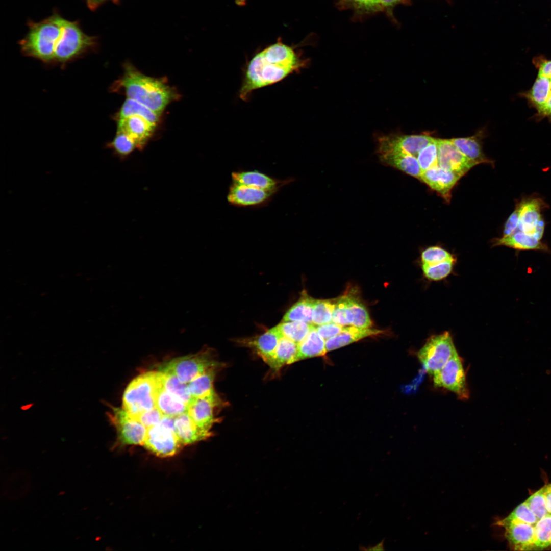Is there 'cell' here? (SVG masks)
<instances>
[{"label":"cell","mask_w":551,"mask_h":551,"mask_svg":"<svg viewBox=\"0 0 551 551\" xmlns=\"http://www.w3.org/2000/svg\"><path fill=\"white\" fill-rule=\"evenodd\" d=\"M306 65L293 48L279 41L257 53L249 61L239 90L246 101L258 89L279 82Z\"/></svg>","instance_id":"cell-1"},{"label":"cell","mask_w":551,"mask_h":551,"mask_svg":"<svg viewBox=\"0 0 551 551\" xmlns=\"http://www.w3.org/2000/svg\"><path fill=\"white\" fill-rule=\"evenodd\" d=\"M547 207L537 196L522 198L505 223L502 237L495 239L493 244L518 250L547 251L542 241L545 227L542 213Z\"/></svg>","instance_id":"cell-2"},{"label":"cell","mask_w":551,"mask_h":551,"mask_svg":"<svg viewBox=\"0 0 551 551\" xmlns=\"http://www.w3.org/2000/svg\"><path fill=\"white\" fill-rule=\"evenodd\" d=\"M115 88L123 90L127 98L138 101L160 116L179 96L163 79L147 76L130 64L124 65L123 74Z\"/></svg>","instance_id":"cell-3"},{"label":"cell","mask_w":551,"mask_h":551,"mask_svg":"<svg viewBox=\"0 0 551 551\" xmlns=\"http://www.w3.org/2000/svg\"><path fill=\"white\" fill-rule=\"evenodd\" d=\"M64 19L56 13L39 22L31 21L28 33L20 41L21 52L44 63H54Z\"/></svg>","instance_id":"cell-4"},{"label":"cell","mask_w":551,"mask_h":551,"mask_svg":"<svg viewBox=\"0 0 551 551\" xmlns=\"http://www.w3.org/2000/svg\"><path fill=\"white\" fill-rule=\"evenodd\" d=\"M532 63L537 70L536 78L531 87L519 96L535 109L536 120L546 119L551 122V59L539 55L534 57Z\"/></svg>","instance_id":"cell-5"},{"label":"cell","mask_w":551,"mask_h":551,"mask_svg":"<svg viewBox=\"0 0 551 551\" xmlns=\"http://www.w3.org/2000/svg\"><path fill=\"white\" fill-rule=\"evenodd\" d=\"M157 371H149L133 379L122 397L123 408L135 417L156 407Z\"/></svg>","instance_id":"cell-6"},{"label":"cell","mask_w":551,"mask_h":551,"mask_svg":"<svg viewBox=\"0 0 551 551\" xmlns=\"http://www.w3.org/2000/svg\"><path fill=\"white\" fill-rule=\"evenodd\" d=\"M97 44L95 37L84 32L77 21L64 19L61 43L55 63L65 64L93 49Z\"/></svg>","instance_id":"cell-7"},{"label":"cell","mask_w":551,"mask_h":551,"mask_svg":"<svg viewBox=\"0 0 551 551\" xmlns=\"http://www.w3.org/2000/svg\"><path fill=\"white\" fill-rule=\"evenodd\" d=\"M174 418L164 415L158 424L147 429L143 445L157 457H172L181 449L182 444L176 433Z\"/></svg>","instance_id":"cell-8"},{"label":"cell","mask_w":551,"mask_h":551,"mask_svg":"<svg viewBox=\"0 0 551 551\" xmlns=\"http://www.w3.org/2000/svg\"><path fill=\"white\" fill-rule=\"evenodd\" d=\"M458 353L448 332L432 335L417 353V357L426 371L433 375Z\"/></svg>","instance_id":"cell-9"},{"label":"cell","mask_w":551,"mask_h":551,"mask_svg":"<svg viewBox=\"0 0 551 551\" xmlns=\"http://www.w3.org/2000/svg\"><path fill=\"white\" fill-rule=\"evenodd\" d=\"M215 366H221V364L207 350L173 359L161 366L159 370L173 374L181 382L188 384L207 369Z\"/></svg>","instance_id":"cell-10"},{"label":"cell","mask_w":551,"mask_h":551,"mask_svg":"<svg viewBox=\"0 0 551 551\" xmlns=\"http://www.w3.org/2000/svg\"><path fill=\"white\" fill-rule=\"evenodd\" d=\"M109 417L117 432L120 446L143 445L147 429L123 408L112 407Z\"/></svg>","instance_id":"cell-11"},{"label":"cell","mask_w":551,"mask_h":551,"mask_svg":"<svg viewBox=\"0 0 551 551\" xmlns=\"http://www.w3.org/2000/svg\"><path fill=\"white\" fill-rule=\"evenodd\" d=\"M433 376L435 386L446 389L455 393L460 399L469 398V391L465 372L461 358L458 353Z\"/></svg>","instance_id":"cell-12"},{"label":"cell","mask_w":551,"mask_h":551,"mask_svg":"<svg viewBox=\"0 0 551 551\" xmlns=\"http://www.w3.org/2000/svg\"><path fill=\"white\" fill-rule=\"evenodd\" d=\"M434 139L428 134L381 136L377 140V152L378 155L403 153L417 157L420 151Z\"/></svg>","instance_id":"cell-13"},{"label":"cell","mask_w":551,"mask_h":551,"mask_svg":"<svg viewBox=\"0 0 551 551\" xmlns=\"http://www.w3.org/2000/svg\"><path fill=\"white\" fill-rule=\"evenodd\" d=\"M279 190H265L232 181L227 199L236 207H259L268 204Z\"/></svg>","instance_id":"cell-14"},{"label":"cell","mask_w":551,"mask_h":551,"mask_svg":"<svg viewBox=\"0 0 551 551\" xmlns=\"http://www.w3.org/2000/svg\"><path fill=\"white\" fill-rule=\"evenodd\" d=\"M438 149V165L460 176L475 165L468 159L449 139H436Z\"/></svg>","instance_id":"cell-15"},{"label":"cell","mask_w":551,"mask_h":551,"mask_svg":"<svg viewBox=\"0 0 551 551\" xmlns=\"http://www.w3.org/2000/svg\"><path fill=\"white\" fill-rule=\"evenodd\" d=\"M221 405V399L216 392L201 398H194L188 406L187 413L201 429L210 432L217 418L215 409Z\"/></svg>","instance_id":"cell-16"},{"label":"cell","mask_w":551,"mask_h":551,"mask_svg":"<svg viewBox=\"0 0 551 551\" xmlns=\"http://www.w3.org/2000/svg\"><path fill=\"white\" fill-rule=\"evenodd\" d=\"M461 178L460 175L437 165L422 172L419 180L449 201L451 191Z\"/></svg>","instance_id":"cell-17"},{"label":"cell","mask_w":551,"mask_h":551,"mask_svg":"<svg viewBox=\"0 0 551 551\" xmlns=\"http://www.w3.org/2000/svg\"><path fill=\"white\" fill-rule=\"evenodd\" d=\"M117 131L129 136L142 149L151 138L156 125L139 115H131L117 119Z\"/></svg>","instance_id":"cell-18"},{"label":"cell","mask_w":551,"mask_h":551,"mask_svg":"<svg viewBox=\"0 0 551 551\" xmlns=\"http://www.w3.org/2000/svg\"><path fill=\"white\" fill-rule=\"evenodd\" d=\"M282 336L276 327L263 334L236 340L239 345L249 348L266 363L271 359Z\"/></svg>","instance_id":"cell-19"},{"label":"cell","mask_w":551,"mask_h":551,"mask_svg":"<svg viewBox=\"0 0 551 551\" xmlns=\"http://www.w3.org/2000/svg\"><path fill=\"white\" fill-rule=\"evenodd\" d=\"M510 546L515 550H536L535 525L511 523L503 526Z\"/></svg>","instance_id":"cell-20"},{"label":"cell","mask_w":551,"mask_h":551,"mask_svg":"<svg viewBox=\"0 0 551 551\" xmlns=\"http://www.w3.org/2000/svg\"><path fill=\"white\" fill-rule=\"evenodd\" d=\"M232 181L265 190H279L293 179L281 180L258 170H239L231 173Z\"/></svg>","instance_id":"cell-21"},{"label":"cell","mask_w":551,"mask_h":551,"mask_svg":"<svg viewBox=\"0 0 551 551\" xmlns=\"http://www.w3.org/2000/svg\"><path fill=\"white\" fill-rule=\"evenodd\" d=\"M174 425L176 434L182 445H190L205 440L212 435L211 432L199 427L187 412L176 417Z\"/></svg>","instance_id":"cell-22"},{"label":"cell","mask_w":551,"mask_h":551,"mask_svg":"<svg viewBox=\"0 0 551 551\" xmlns=\"http://www.w3.org/2000/svg\"><path fill=\"white\" fill-rule=\"evenodd\" d=\"M378 156L383 164L420 179L422 171L416 157L403 153H387Z\"/></svg>","instance_id":"cell-23"},{"label":"cell","mask_w":551,"mask_h":551,"mask_svg":"<svg viewBox=\"0 0 551 551\" xmlns=\"http://www.w3.org/2000/svg\"><path fill=\"white\" fill-rule=\"evenodd\" d=\"M382 333L381 330L371 328H361L354 326L343 327L342 331L337 335L325 341L327 352L340 348L366 337Z\"/></svg>","instance_id":"cell-24"},{"label":"cell","mask_w":551,"mask_h":551,"mask_svg":"<svg viewBox=\"0 0 551 551\" xmlns=\"http://www.w3.org/2000/svg\"><path fill=\"white\" fill-rule=\"evenodd\" d=\"M482 134H477L467 137L449 139L456 147L475 165L480 163H491L482 149Z\"/></svg>","instance_id":"cell-25"},{"label":"cell","mask_w":551,"mask_h":551,"mask_svg":"<svg viewBox=\"0 0 551 551\" xmlns=\"http://www.w3.org/2000/svg\"><path fill=\"white\" fill-rule=\"evenodd\" d=\"M156 392V405L164 415L176 417L187 412L188 405L167 392L162 386L158 371Z\"/></svg>","instance_id":"cell-26"},{"label":"cell","mask_w":551,"mask_h":551,"mask_svg":"<svg viewBox=\"0 0 551 551\" xmlns=\"http://www.w3.org/2000/svg\"><path fill=\"white\" fill-rule=\"evenodd\" d=\"M298 344L282 337L271 359L266 363L274 372H278L286 364L293 363L298 352Z\"/></svg>","instance_id":"cell-27"},{"label":"cell","mask_w":551,"mask_h":551,"mask_svg":"<svg viewBox=\"0 0 551 551\" xmlns=\"http://www.w3.org/2000/svg\"><path fill=\"white\" fill-rule=\"evenodd\" d=\"M327 352L325 340L319 335L315 326L298 344V352L293 363L305 359L323 356Z\"/></svg>","instance_id":"cell-28"},{"label":"cell","mask_w":551,"mask_h":551,"mask_svg":"<svg viewBox=\"0 0 551 551\" xmlns=\"http://www.w3.org/2000/svg\"><path fill=\"white\" fill-rule=\"evenodd\" d=\"M315 299L303 291L299 299L285 314L282 322L302 321L312 323L313 308Z\"/></svg>","instance_id":"cell-29"},{"label":"cell","mask_w":551,"mask_h":551,"mask_svg":"<svg viewBox=\"0 0 551 551\" xmlns=\"http://www.w3.org/2000/svg\"><path fill=\"white\" fill-rule=\"evenodd\" d=\"M220 367H211L188 383L189 392L193 397H204L215 392L213 383L217 369Z\"/></svg>","instance_id":"cell-30"},{"label":"cell","mask_w":551,"mask_h":551,"mask_svg":"<svg viewBox=\"0 0 551 551\" xmlns=\"http://www.w3.org/2000/svg\"><path fill=\"white\" fill-rule=\"evenodd\" d=\"M160 382L163 387L172 395L179 398L188 406L194 398L190 394L188 384L181 382L173 374L158 371Z\"/></svg>","instance_id":"cell-31"},{"label":"cell","mask_w":551,"mask_h":551,"mask_svg":"<svg viewBox=\"0 0 551 551\" xmlns=\"http://www.w3.org/2000/svg\"><path fill=\"white\" fill-rule=\"evenodd\" d=\"M134 115L141 116L156 125L160 118V115L144 105L133 99L127 98L116 115V119Z\"/></svg>","instance_id":"cell-32"},{"label":"cell","mask_w":551,"mask_h":551,"mask_svg":"<svg viewBox=\"0 0 551 551\" xmlns=\"http://www.w3.org/2000/svg\"><path fill=\"white\" fill-rule=\"evenodd\" d=\"M316 325L302 321L282 322L276 326L282 337L299 344Z\"/></svg>","instance_id":"cell-33"},{"label":"cell","mask_w":551,"mask_h":551,"mask_svg":"<svg viewBox=\"0 0 551 551\" xmlns=\"http://www.w3.org/2000/svg\"><path fill=\"white\" fill-rule=\"evenodd\" d=\"M538 520L525 500L518 505L508 516L497 521L496 524L503 527L511 523L520 522L535 525Z\"/></svg>","instance_id":"cell-34"},{"label":"cell","mask_w":551,"mask_h":551,"mask_svg":"<svg viewBox=\"0 0 551 551\" xmlns=\"http://www.w3.org/2000/svg\"><path fill=\"white\" fill-rule=\"evenodd\" d=\"M535 533L536 550L551 549V514L538 520Z\"/></svg>","instance_id":"cell-35"},{"label":"cell","mask_w":551,"mask_h":551,"mask_svg":"<svg viewBox=\"0 0 551 551\" xmlns=\"http://www.w3.org/2000/svg\"><path fill=\"white\" fill-rule=\"evenodd\" d=\"M353 315L349 306V295L335 299L332 322L342 327L352 325Z\"/></svg>","instance_id":"cell-36"},{"label":"cell","mask_w":551,"mask_h":551,"mask_svg":"<svg viewBox=\"0 0 551 551\" xmlns=\"http://www.w3.org/2000/svg\"><path fill=\"white\" fill-rule=\"evenodd\" d=\"M335 299H315L312 313V323L319 325L332 322Z\"/></svg>","instance_id":"cell-37"},{"label":"cell","mask_w":551,"mask_h":551,"mask_svg":"<svg viewBox=\"0 0 551 551\" xmlns=\"http://www.w3.org/2000/svg\"><path fill=\"white\" fill-rule=\"evenodd\" d=\"M115 155L124 158L131 154L137 146L135 142L125 133L117 131L114 139L107 144Z\"/></svg>","instance_id":"cell-38"},{"label":"cell","mask_w":551,"mask_h":551,"mask_svg":"<svg viewBox=\"0 0 551 551\" xmlns=\"http://www.w3.org/2000/svg\"><path fill=\"white\" fill-rule=\"evenodd\" d=\"M456 259L435 264H422L424 277L431 281H439L447 277L452 271Z\"/></svg>","instance_id":"cell-39"},{"label":"cell","mask_w":551,"mask_h":551,"mask_svg":"<svg viewBox=\"0 0 551 551\" xmlns=\"http://www.w3.org/2000/svg\"><path fill=\"white\" fill-rule=\"evenodd\" d=\"M349 306L353 315V326L361 328H369L372 322L368 311L358 299L349 295Z\"/></svg>","instance_id":"cell-40"},{"label":"cell","mask_w":551,"mask_h":551,"mask_svg":"<svg viewBox=\"0 0 551 551\" xmlns=\"http://www.w3.org/2000/svg\"><path fill=\"white\" fill-rule=\"evenodd\" d=\"M422 172L438 165V149L436 139L427 145L416 157Z\"/></svg>","instance_id":"cell-41"},{"label":"cell","mask_w":551,"mask_h":551,"mask_svg":"<svg viewBox=\"0 0 551 551\" xmlns=\"http://www.w3.org/2000/svg\"><path fill=\"white\" fill-rule=\"evenodd\" d=\"M546 484L525 500L529 508L539 520L549 514L546 508Z\"/></svg>","instance_id":"cell-42"},{"label":"cell","mask_w":551,"mask_h":551,"mask_svg":"<svg viewBox=\"0 0 551 551\" xmlns=\"http://www.w3.org/2000/svg\"><path fill=\"white\" fill-rule=\"evenodd\" d=\"M453 259L455 258L452 254L437 246L428 247L421 254L422 264H435Z\"/></svg>","instance_id":"cell-43"},{"label":"cell","mask_w":551,"mask_h":551,"mask_svg":"<svg viewBox=\"0 0 551 551\" xmlns=\"http://www.w3.org/2000/svg\"><path fill=\"white\" fill-rule=\"evenodd\" d=\"M163 416L164 414L156 407L134 417L148 429L158 424Z\"/></svg>","instance_id":"cell-44"},{"label":"cell","mask_w":551,"mask_h":551,"mask_svg":"<svg viewBox=\"0 0 551 551\" xmlns=\"http://www.w3.org/2000/svg\"><path fill=\"white\" fill-rule=\"evenodd\" d=\"M355 9L364 11H375L382 8L378 0H343Z\"/></svg>","instance_id":"cell-45"},{"label":"cell","mask_w":551,"mask_h":551,"mask_svg":"<svg viewBox=\"0 0 551 551\" xmlns=\"http://www.w3.org/2000/svg\"><path fill=\"white\" fill-rule=\"evenodd\" d=\"M343 327L333 322L316 326L319 335L324 340L333 337L343 330Z\"/></svg>","instance_id":"cell-46"},{"label":"cell","mask_w":551,"mask_h":551,"mask_svg":"<svg viewBox=\"0 0 551 551\" xmlns=\"http://www.w3.org/2000/svg\"><path fill=\"white\" fill-rule=\"evenodd\" d=\"M88 8L92 10H94L102 4L109 1L117 0H85Z\"/></svg>","instance_id":"cell-47"},{"label":"cell","mask_w":551,"mask_h":551,"mask_svg":"<svg viewBox=\"0 0 551 551\" xmlns=\"http://www.w3.org/2000/svg\"><path fill=\"white\" fill-rule=\"evenodd\" d=\"M545 497L546 508L548 513L551 514V483L546 484Z\"/></svg>","instance_id":"cell-48"},{"label":"cell","mask_w":551,"mask_h":551,"mask_svg":"<svg viewBox=\"0 0 551 551\" xmlns=\"http://www.w3.org/2000/svg\"><path fill=\"white\" fill-rule=\"evenodd\" d=\"M384 539H383L378 544L374 546L366 547H360V549L364 550H384Z\"/></svg>","instance_id":"cell-49"},{"label":"cell","mask_w":551,"mask_h":551,"mask_svg":"<svg viewBox=\"0 0 551 551\" xmlns=\"http://www.w3.org/2000/svg\"><path fill=\"white\" fill-rule=\"evenodd\" d=\"M382 7H391L399 3L402 0H378Z\"/></svg>","instance_id":"cell-50"}]
</instances>
